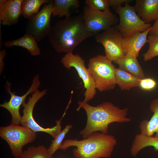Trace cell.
<instances>
[{
  "label": "cell",
  "mask_w": 158,
  "mask_h": 158,
  "mask_svg": "<svg viewBox=\"0 0 158 158\" xmlns=\"http://www.w3.org/2000/svg\"><path fill=\"white\" fill-rule=\"evenodd\" d=\"M149 47L146 52L143 54L145 61L151 60L158 56V37L149 35L147 37Z\"/></svg>",
  "instance_id": "d4e9b609"
},
{
  "label": "cell",
  "mask_w": 158,
  "mask_h": 158,
  "mask_svg": "<svg viewBox=\"0 0 158 158\" xmlns=\"http://www.w3.org/2000/svg\"><path fill=\"white\" fill-rule=\"evenodd\" d=\"M71 125L68 124L52 140L51 143L47 151L50 155L52 156L54 153L58 149H60L62 141L65 136L69 130L72 128Z\"/></svg>",
  "instance_id": "cb8c5ba5"
},
{
  "label": "cell",
  "mask_w": 158,
  "mask_h": 158,
  "mask_svg": "<svg viewBox=\"0 0 158 158\" xmlns=\"http://www.w3.org/2000/svg\"><path fill=\"white\" fill-rule=\"evenodd\" d=\"M78 104L77 110L79 111L82 108L87 115L86 126L80 132L84 138L98 131L107 134L109 126L112 123H126L131 121V119L127 117V107L121 109L110 102H104L96 106H92L83 101L78 102Z\"/></svg>",
  "instance_id": "7a4b0ae2"
},
{
  "label": "cell",
  "mask_w": 158,
  "mask_h": 158,
  "mask_svg": "<svg viewBox=\"0 0 158 158\" xmlns=\"http://www.w3.org/2000/svg\"><path fill=\"white\" fill-rule=\"evenodd\" d=\"M95 36L96 41L103 46L105 56L111 61H114L125 55L122 44L123 38L114 27L97 33Z\"/></svg>",
  "instance_id": "8fae6325"
},
{
  "label": "cell",
  "mask_w": 158,
  "mask_h": 158,
  "mask_svg": "<svg viewBox=\"0 0 158 158\" xmlns=\"http://www.w3.org/2000/svg\"><path fill=\"white\" fill-rule=\"evenodd\" d=\"M134 7L137 15L146 23L158 20V0H136Z\"/></svg>",
  "instance_id": "9a60e30c"
},
{
  "label": "cell",
  "mask_w": 158,
  "mask_h": 158,
  "mask_svg": "<svg viewBox=\"0 0 158 158\" xmlns=\"http://www.w3.org/2000/svg\"><path fill=\"white\" fill-rule=\"evenodd\" d=\"M95 36L87 29L82 12L56 22L47 35L51 47L57 53L73 52L86 38Z\"/></svg>",
  "instance_id": "6da1fadb"
},
{
  "label": "cell",
  "mask_w": 158,
  "mask_h": 158,
  "mask_svg": "<svg viewBox=\"0 0 158 158\" xmlns=\"http://www.w3.org/2000/svg\"><path fill=\"white\" fill-rule=\"evenodd\" d=\"M20 158H54L49 153L43 145L29 147L23 152Z\"/></svg>",
  "instance_id": "603a6c76"
},
{
  "label": "cell",
  "mask_w": 158,
  "mask_h": 158,
  "mask_svg": "<svg viewBox=\"0 0 158 158\" xmlns=\"http://www.w3.org/2000/svg\"><path fill=\"white\" fill-rule=\"evenodd\" d=\"M117 143L113 135L97 132L82 140H66L63 142L60 149L65 150L75 147L73 151L75 158H107L111 156Z\"/></svg>",
  "instance_id": "3957f363"
},
{
  "label": "cell",
  "mask_w": 158,
  "mask_h": 158,
  "mask_svg": "<svg viewBox=\"0 0 158 158\" xmlns=\"http://www.w3.org/2000/svg\"><path fill=\"white\" fill-rule=\"evenodd\" d=\"M115 11L119 17V23L114 27L121 33L123 38L136 32L145 31L151 24L142 20L137 15L134 6L126 3L125 6L116 8Z\"/></svg>",
  "instance_id": "8992f818"
},
{
  "label": "cell",
  "mask_w": 158,
  "mask_h": 158,
  "mask_svg": "<svg viewBox=\"0 0 158 158\" xmlns=\"http://www.w3.org/2000/svg\"><path fill=\"white\" fill-rule=\"evenodd\" d=\"M64 66L70 70L73 67L76 70L82 79L85 89L83 101L88 102L93 99L96 93V88L94 80L89 70L85 66V61L78 54L73 52L66 53L61 59Z\"/></svg>",
  "instance_id": "ba28073f"
},
{
  "label": "cell",
  "mask_w": 158,
  "mask_h": 158,
  "mask_svg": "<svg viewBox=\"0 0 158 158\" xmlns=\"http://www.w3.org/2000/svg\"><path fill=\"white\" fill-rule=\"evenodd\" d=\"M149 35L158 37V20L155 21L149 33Z\"/></svg>",
  "instance_id": "f1b7e54d"
},
{
  "label": "cell",
  "mask_w": 158,
  "mask_h": 158,
  "mask_svg": "<svg viewBox=\"0 0 158 158\" xmlns=\"http://www.w3.org/2000/svg\"><path fill=\"white\" fill-rule=\"evenodd\" d=\"M115 75L116 84L122 90H129L133 88L139 86L141 79L119 68H116Z\"/></svg>",
  "instance_id": "44dd1931"
},
{
  "label": "cell",
  "mask_w": 158,
  "mask_h": 158,
  "mask_svg": "<svg viewBox=\"0 0 158 158\" xmlns=\"http://www.w3.org/2000/svg\"><path fill=\"white\" fill-rule=\"evenodd\" d=\"M51 0H23L21 5L22 14L29 19L37 13L41 5L49 2Z\"/></svg>",
  "instance_id": "7402d4cb"
},
{
  "label": "cell",
  "mask_w": 158,
  "mask_h": 158,
  "mask_svg": "<svg viewBox=\"0 0 158 158\" xmlns=\"http://www.w3.org/2000/svg\"><path fill=\"white\" fill-rule=\"evenodd\" d=\"M157 85L155 81L151 78H144L141 79L139 87L142 89L150 91L154 89Z\"/></svg>",
  "instance_id": "4316f807"
},
{
  "label": "cell",
  "mask_w": 158,
  "mask_h": 158,
  "mask_svg": "<svg viewBox=\"0 0 158 158\" xmlns=\"http://www.w3.org/2000/svg\"><path fill=\"white\" fill-rule=\"evenodd\" d=\"M23 0H0V22L4 25L17 24L22 14Z\"/></svg>",
  "instance_id": "4fadbf2b"
},
{
  "label": "cell",
  "mask_w": 158,
  "mask_h": 158,
  "mask_svg": "<svg viewBox=\"0 0 158 158\" xmlns=\"http://www.w3.org/2000/svg\"><path fill=\"white\" fill-rule=\"evenodd\" d=\"M40 84L39 76L37 75L34 77L32 85L28 91L25 94L20 96L11 91L10 83H8L6 84L5 88L7 92L10 95V99L8 102L0 104V106L6 109L10 113L12 117L11 123H20L22 118L19 112L20 106L25 102V100L29 95L37 90Z\"/></svg>",
  "instance_id": "7c38bea8"
},
{
  "label": "cell",
  "mask_w": 158,
  "mask_h": 158,
  "mask_svg": "<svg viewBox=\"0 0 158 158\" xmlns=\"http://www.w3.org/2000/svg\"><path fill=\"white\" fill-rule=\"evenodd\" d=\"M54 7V0L44 4L42 9L29 20L26 27V33L32 35L37 42L47 36L52 27L51 17Z\"/></svg>",
  "instance_id": "30bf717a"
},
{
  "label": "cell",
  "mask_w": 158,
  "mask_h": 158,
  "mask_svg": "<svg viewBox=\"0 0 158 158\" xmlns=\"http://www.w3.org/2000/svg\"><path fill=\"white\" fill-rule=\"evenodd\" d=\"M151 29L142 32H136L123 38L122 44L125 54L129 53L138 57L144 45L148 42L147 36Z\"/></svg>",
  "instance_id": "5bb4252c"
},
{
  "label": "cell",
  "mask_w": 158,
  "mask_h": 158,
  "mask_svg": "<svg viewBox=\"0 0 158 158\" xmlns=\"http://www.w3.org/2000/svg\"><path fill=\"white\" fill-rule=\"evenodd\" d=\"M6 51L5 49L1 50L0 51V69L2 70L4 67V64L3 61L4 58L6 55Z\"/></svg>",
  "instance_id": "f546056e"
},
{
  "label": "cell",
  "mask_w": 158,
  "mask_h": 158,
  "mask_svg": "<svg viewBox=\"0 0 158 158\" xmlns=\"http://www.w3.org/2000/svg\"><path fill=\"white\" fill-rule=\"evenodd\" d=\"M150 109L153 114L149 120L144 119L139 126L140 133L152 136L155 133V137L158 138V98L153 100L150 105Z\"/></svg>",
  "instance_id": "2e32d148"
},
{
  "label": "cell",
  "mask_w": 158,
  "mask_h": 158,
  "mask_svg": "<svg viewBox=\"0 0 158 158\" xmlns=\"http://www.w3.org/2000/svg\"><path fill=\"white\" fill-rule=\"evenodd\" d=\"M4 45L7 48H11L13 46L24 48L33 56L41 54L40 49L35 39L32 35L27 33H25L23 36L18 39L5 41Z\"/></svg>",
  "instance_id": "ac0fdd59"
},
{
  "label": "cell",
  "mask_w": 158,
  "mask_h": 158,
  "mask_svg": "<svg viewBox=\"0 0 158 158\" xmlns=\"http://www.w3.org/2000/svg\"><path fill=\"white\" fill-rule=\"evenodd\" d=\"M149 146L152 147L155 151H158V138L138 134L135 135L132 142L131 154L135 157L142 149Z\"/></svg>",
  "instance_id": "ffe728a7"
},
{
  "label": "cell",
  "mask_w": 158,
  "mask_h": 158,
  "mask_svg": "<svg viewBox=\"0 0 158 158\" xmlns=\"http://www.w3.org/2000/svg\"><path fill=\"white\" fill-rule=\"evenodd\" d=\"M47 90L41 91L37 90L28 98L27 103L24 102L22 106L23 107V115L20 124L22 126L30 128L37 132H42L49 134L54 138L61 131V121L62 118L56 121V125L51 128H44L40 126L35 121L33 115V110L37 102L47 94Z\"/></svg>",
  "instance_id": "52a82bcc"
},
{
  "label": "cell",
  "mask_w": 158,
  "mask_h": 158,
  "mask_svg": "<svg viewBox=\"0 0 158 158\" xmlns=\"http://www.w3.org/2000/svg\"><path fill=\"white\" fill-rule=\"evenodd\" d=\"M37 135L28 127L11 123L0 127V136L9 145L14 158H20L23 154V147L36 139Z\"/></svg>",
  "instance_id": "5b68a950"
},
{
  "label": "cell",
  "mask_w": 158,
  "mask_h": 158,
  "mask_svg": "<svg viewBox=\"0 0 158 158\" xmlns=\"http://www.w3.org/2000/svg\"><path fill=\"white\" fill-rule=\"evenodd\" d=\"M88 69L95 82L96 88L100 92L114 89L116 85V68L112 61L105 56L98 55L90 59Z\"/></svg>",
  "instance_id": "277c9868"
},
{
  "label": "cell",
  "mask_w": 158,
  "mask_h": 158,
  "mask_svg": "<svg viewBox=\"0 0 158 158\" xmlns=\"http://www.w3.org/2000/svg\"><path fill=\"white\" fill-rule=\"evenodd\" d=\"M118 64L119 68L132 75L141 79L145 78L143 71L137 57L127 53L123 57L113 62Z\"/></svg>",
  "instance_id": "e0dca14e"
},
{
  "label": "cell",
  "mask_w": 158,
  "mask_h": 158,
  "mask_svg": "<svg viewBox=\"0 0 158 158\" xmlns=\"http://www.w3.org/2000/svg\"><path fill=\"white\" fill-rule=\"evenodd\" d=\"M86 5L93 10L102 11L110 10L109 0H86Z\"/></svg>",
  "instance_id": "484cf974"
},
{
  "label": "cell",
  "mask_w": 158,
  "mask_h": 158,
  "mask_svg": "<svg viewBox=\"0 0 158 158\" xmlns=\"http://www.w3.org/2000/svg\"><path fill=\"white\" fill-rule=\"evenodd\" d=\"M80 6L78 0H54L52 16L68 18L77 11Z\"/></svg>",
  "instance_id": "d6986e66"
},
{
  "label": "cell",
  "mask_w": 158,
  "mask_h": 158,
  "mask_svg": "<svg viewBox=\"0 0 158 158\" xmlns=\"http://www.w3.org/2000/svg\"><path fill=\"white\" fill-rule=\"evenodd\" d=\"M82 13L87 29L95 35L109 29L118 21V18L110 10H93L86 5L83 7Z\"/></svg>",
  "instance_id": "9c48e42d"
},
{
  "label": "cell",
  "mask_w": 158,
  "mask_h": 158,
  "mask_svg": "<svg viewBox=\"0 0 158 158\" xmlns=\"http://www.w3.org/2000/svg\"><path fill=\"white\" fill-rule=\"evenodd\" d=\"M132 1L131 0H109L110 6L113 7L115 9L123 4L129 3Z\"/></svg>",
  "instance_id": "83f0119b"
}]
</instances>
